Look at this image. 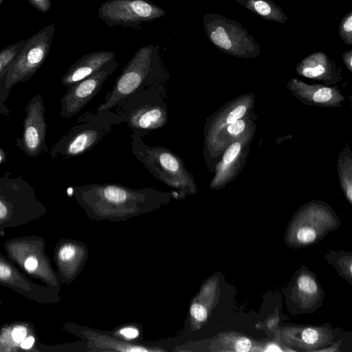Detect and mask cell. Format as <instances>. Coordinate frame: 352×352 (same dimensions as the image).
<instances>
[{
  "instance_id": "obj_11",
  "label": "cell",
  "mask_w": 352,
  "mask_h": 352,
  "mask_svg": "<svg viewBox=\"0 0 352 352\" xmlns=\"http://www.w3.org/2000/svg\"><path fill=\"white\" fill-rule=\"evenodd\" d=\"M165 12L144 0H111L103 3L99 16L110 25H131L160 17Z\"/></svg>"
},
{
  "instance_id": "obj_36",
  "label": "cell",
  "mask_w": 352,
  "mask_h": 352,
  "mask_svg": "<svg viewBox=\"0 0 352 352\" xmlns=\"http://www.w3.org/2000/svg\"><path fill=\"white\" fill-rule=\"evenodd\" d=\"M2 232V230L0 228V233Z\"/></svg>"
},
{
  "instance_id": "obj_30",
  "label": "cell",
  "mask_w": 352,
  "mask_h": 352,
  "mask_svg": "<svg viewBox=\"0 0 352 352\" xmlns=\"http://www.w3.org/2000/svg\"><path fill=\"white\" fill-rule=\"evenodd\" d=\"M36 344L35 334L28 336L20 344L21 349L30 350Z\"/></svg>"
},
{
  "instance_id": "obj_19",
  "label": "cell",
  "mask_w": 352,
  "mask_h": 352,
  "mask_svg": "<svg viewBox=\"0 0 352 352\" xmlns=\"http://www.w3.org/2000/svg\"><path fill=\"white\" fill-rule=\"evenodd\" d=\"M25 40L9 45L0 50V79L5 75L7 68L23 47Z\"/></svg>"
},
{
  "instance_id": "obj_3",
  "label": "cell",
  "mask_w": 352,
  "mask_h": 352,
  "mask_svg": "<svg viewBox=\"0 0 352 352\" xmlns=\"http://www.w3.org/2000/svg\"><path fill=\"white\" fill-rule=\"evenodd\" d=\"M166 84L157 83L138 91L116 107L132 135L142 138L167 124Z\"/></svg>"
},
{
  "instance_id": "obj_5",
  "label": "cell",
  "mask_w": 352,
  "mask_h": 352,
  "mask_svg": "<svg viewBox=\"0 0 352 352\" xmlns=\"http://www.w3.org/2000/svg\"><path fill=\"white\" fill-rule=\"evenodd\" d=\"M3 248L8 258L31 277L60 292V281L46 254L45 241L39 236H17L6 241Z\"/></svg>"
},
{
  "instance_id": "obj_35",
  "label": "cell",
  "mask_w": 352,
  "mask_h": 352,
  "mask_svg": "<svg viewBox=\"0 0 352 352\" xmlns=\"http://www.w3.org/2000/svg\"><path fill=\"white\" fill-rule=\"evenodd\" d=\"M1 305H2V302H1V300H0V307L1 306Z\"/></svg>"
},
{
  "instance_id": "obj_15",
  "label": "cell",
  "mask_w": 352,
  "mask_h": 352,
  "mask_svg": "<svg viewBox=\"0 0 352 352\" xmlns=\"http://www.w3.org/2000/svg\"><path fill=\"white\" fill-rule=\"evenodd\" d=\"M26 112L23 136V147L27 154L35 156L43 148L45 138L44 107L39 95L30 101Z\"/></svg>"
},
{
  "instance_id": "obj_9",
  "label": "cell",
  "mask_w": 352,
  "mask_h": 352,
  "mask_svg": "<svg viewBox=\"0 0 352 352\" xmlns=\"http://www.w3.org/2000/svg\"><path fill=\"white\" fill-rule=\"evenodd\" d=\"M340 225L336 217L317 212L314 214L298 215L288 223L285 241L292 248H301L314 245Z\"/></svg>"
},
{
  "instance_id": "obj_1",
  "label": "cell",
  "mask_w": 352,
  "mask_h": 352,
  "mask_svg": "<svg viewBox=\"0 0 352 352\" xmlns=\"http://www.w3.org/2000/svg\"><path fill=\"white\" fill-rule=\"evenodd\" d=\"M74 191L87 214L96 219H120L150 212L168 204L171 197L170 192L131 189L113 183L85 184Z\"/></svg>"
},
{
  "instance_id": "obj_22",
  "label": "cell",
  "mask_w": 352,
  "mask_h": 352,
  "mask_svg": "<svg viewBox=\"0 0 352 352\" xmlns=\"http://www.w3.org/2000/svg\"><path fill=\"white\" fill-rule=\"evenodd\" d=\"M331 90L327 87H323L315 92L313 99L316 102H327L331 98Z\"/></svg>"
},
{
  "instance_id": "obj_31",
  "label": "cell",
  "mask_w": 352,
  "mask_h": 352,
  "mask_svg": "<svg viewBox=\"0 0 352 352\" xmlns=\"http://www.w3.org/2000/svg\"><path fill=\"white\" fill-rule=\"evenodd\" d=\"M341 344V340H338L336 343H332L331 344L325 347L321 348L320 349H317L315 352H340V346Z\"/></svg>"
},
{
  "instance_id": "obj_32",
  "label": "cell",
  "mask_w": 352,
  "mask_h": 352,
  "mask_svg": "<svg viewBox=\"0 0 352 352\" xmlns=\"http://www.w3.org/2000/svg\"><path fill=\"white\" fill-rule=\"evenodd\" d=\"M344 30L348 32L352 31V16H350L344 23Z\"/></svg>"
},
{
  "instance_id": "obj_24",
  "label": "cell",
  "mask_w": 352,
  "mask_h": 352,
  "mask_svg": "<svg viewBox=\"0 0 352 352\" xmlns=\"http://www.w3.org/2000/svg\"><path fill=\"white\" fill-rule=\"evenodd\" d=\"M38 11L45 13L50 10L51 0H27Z\"/></svg>"
},
{
  "instance_id": "obj_34",
  "label": "cell",
  "mask_w": 352,
  "mask_h": 352,
  "mask_svg": "<svg viewBox=\"0 0 352 352\" xmlns=\"http://www.w3.org/2000/svg\"><path fill=\"white\" fill-rule=\"evenodd\" d=\"M3 2V0H0V8H1V5H2Z\"/></svg>"
},
{
  "instance_id": "obj_26",
  "label": "cell",
  "mask_w": 352,
  "mask_h": 352,
  "mask_svg": "<svg viewBox=\"0 0 352 352\" xmlns=\"http://www.w3.org/2000/svg\"><path fill=\"white\" fill-rule=\"evenodd\" d=\"M118 333L126 340H133L139 336V331L132 327H126L120 329Z\"/></svg>"
},
{
  "instance_id": "obj_14",
  "label": "cell",
  "mask_w": 352,
  "mask_h": 352,
  "mask_svg": "<svg viewBox=\"0 0 352 352\" xmlns=\"http://www.w3.org/2000/svg\"><path fill=\"white\" fill-rule=\"evenodd\" d=\"M85 246L79 241L62 239L54 248V259L60 283H72L80 272L86 260Z\"/></svg>"
},
{
  "instance_id": "obj_17",
  "label": "cell",
  "mask_w": 352,
  "mask_h": 352,
  "mask_svg": "<svg viewBox=\"0 0 352 352\" xmlns=\"http://www.w3.org/2000/svg\"><path fill=\"white\" fill-rule=\"evenodd\" d=\"M262 342L254 341L248 336L239 332L223 331L211 342L212 351L248 352L261 351Z\"/></svg>"
},
{
  "instance_id": "obj_12",
  "label": "cell",
  "mask_w": 352,
  "mask_h": 352,
  "mask_svg": "<svg viewBox=\"0 0 352 352\" xmlns=\"http://www.w3.org/2000/svg\"><path fill=\"white\" fill-rule=\"evenodd\" d=\"M0 285L41 304L60 301L59 293L31 280L0 252Z\"/></svg>"
},
{
  "instance_id": "obj_4",
  "label": "cell",
  "mask_w": 352,
  "mask_h": 352,
  "mask_svg": "<svg viewBox=\"0 0 352 352\" xmlns=\"http://www.w3.org/2000/svg\"><path fill=\"white\" fill-rule=\"evenodd\" d=\"M133 154L155 178L176 190L182 199L195 192V184L182 158L169 148L148 146L142 138L131 134Z\"/></svg>"
},
{
  "instance_id": "obj_2",
  "label": "cell",
  "mask_w": 352,
  "mask_h": 352,
  "mask_svg": "<svg viewBox=\"0 0 352 352\" xmlns=\"http://www.w3.org/2000/svg\"><path fill=\"white\" fill-rule=\"evenodd\" d=\"M168 79V72L160 58L157 47H143L123 68L96 111L111 110L136 91L155 84L167 83Z\"/></svg>"
},
{
  "instance_id": "obj_18",
  "label": "cell",
  "mask_w": 352,
  "mask_h": 352,
  "mask_svg": "<svg viewBox=\"0 0 352 352\" xmlns=\"http://www.w3.org/2000/svg\"><path fill=\"white\" fill-rule=\"evenodd\" d=\"M340 276L352 285V254L344 251H331L324 256Z\"/></svg>"
},
{
  "instance_id": "obj_8",
  "label": "cell",
  "mask_w": 352,
  "mask_h": 352,
  "mask_svg": "<svg viewBox=\"0 0 352 352\" xmlns=\"http://www.w3.org/2000/svg\"><path fill=\"white\" fill-rule=\"evenodd\" d=\"M283 293L287 309L293 314L313 313L322 306L324 298L316 275L302 265L295 272Z\"/></svg>"
},
{
  "instance_id": "obj_29",
  "label": "cell",
  "mask_w": 352,
  "mask_h": 352,
  "mask_svg": "<svg viewBox=\"0 0 352 352\" xmlns=\"http://www.w3.org/2000/svg\"><path fill=\"white\" fill-rule=\"evenodd\" d=\"M254 8L258 14L263 16L269 14L271 10L270 6L263 1H257L255 2Z\"/></svg>"
},
{
  "instance_id": "obj_21",
  "label": "cell",
  "mask_w": 352,
  "mask_h": 352,
  "mask_svg": "<svg viewBox=\"0 0 352 352\" xmlns=\"http://www.w3.org/2000/svg\"><path fill=\"white\" fill-rule=\"evenodd\" d=\"M190 314L198 324H204L208 318V309L199 302H194L190 305Z\"/></svg>"
},
{
  "instance_id": "obj_23",
  "label": "cell",
  "mask_w": 352,
  "mask_h": 352,
  "mask_svg": "<svg viewBox=\"0 0 352 352\" xmlns=\"http://www.w3.org/2000/svg\"><path fill=\"white\" fill-rule=\"evenodd\" d=\"M241 148V145L238 142L232 144L226 151L223 155L224 162L228 164L233 161L236 157Z\"/></svg>"
},
{
  "instance_id": "obj_28",
  "label": "cell",
  "mask_w": 352,
  "mask_h": 352,
  "mask_svg": "<svg viewBox=\"0 0 352 352\" xmlns=\"http://www.w3.org/2000/svg\"><path fill=\"white\" fill-rule=\"evenodd\" d=\"M324 72V69L321 65H318L316 67L305 68L302 74L308 78L316 77Z\"/></svg>"
},
{
  "instance_id": "obj_20",
  "label": "cell",
  "mask_w": 352,
  "mask_h": 352,
  "mask_svg": "<svg viewBox=\"0 0 352 352\" xmlns=\"http://www.w3.org/2000/svg\"><path fill=\"white\" fill-rule=\"evenodd\" d=\"M280 314L277 308L274 313L268 316L263 321L256 322L255 327L272 339L280 327Z\"/></svg>"
},
{
  "instance_id": "obj_33",
  "label": "cell",
  "mask_w": 352,
  "mask_h": 352,
  "mask_svg": "<svg viewBox=\"0 0 352 352\" xmlns=\"http://www.w3.org/2000/svg\"><path fill=\"white\" fill-rule=\"evenodd\" d=\"M346 196H347V198L349 199V201L351 202L352 201V186L351 184L349 185V186L347 187Z\"/></svg>"
},
{
  "instance_id": "obj_7",
  "label": "cell",
  "mask_w": 352,
  "mask_h": 352,
  "mask_svg": "<svg viewBox=\"0 0 352 352\" xmlns=\"http://www.w3.org/2000/svg\"><path fill=\"white\" fill-rule=\"evenodd\" d=\"M54 32L55 26L50 24L25 40L3 76L5 90L26 81L41 67L50 51Z\"/></svg>"
},
{
  "instance_id": "obj_10",
  "label": "cell",
  "mask_w": 352,
  "mask_h": 352,
  "mask_svg": "<svg viewBox=\"0 0 352 352\" xmlns=\"http://www.w3.org/2000/svg\"><path fill=\"white\" fill-rule=\"evenodd\" d=\"M118 65V62L113 59L96 73L69 87L60 101L61 116L69 118L79 113L100 91Z\"/></svg>"
},
{
  "instance_id": "obj_13",
  "label": "cell",
  "mask_w": 352,
  "mask_h": 352,
  "mask_svg": "<svg viewBox=\"0 0 352 352\" xmlns=\"http://www.w3.org/2000/svg\"><path fill=\"white\" fill-rule=\"evenodd\" d=\"M331 326L288 325L279 327L274 336L285 347L313 352L333 343ZM296 351V350H295Z\"/></svg>"
},
{
  "instance_id": "obj_16",
  "label": "cell",
  "mask_w": 352,
  "mask_h": 352,
  "mask_svg": "<svg viewBox=\"0 0 352 352\" xmlns=\"http://www.w3.org/2000/svg\"><path fill=\"white\" fill-rule=\"evenodd\" d=\"M114 58L115 54L111 52H91L85 55L70 66L61 78V83L69 87L96 73Z\"/></svg>"
},
{
  "instance_id": "obj_6",
  "label": "cell",
  "mask_w": 352,
  "mask_h": 352,
  "mask_svg": "<svg viewBox=\"0 0 352 352\" xmlns=\"http://www.w3.org/2000/svg\"><path fill=\"white\" fill-rule=\"evenodd\" d=\"M79 122L65 137L60 148L65 157L80 155L94 148L116 126L124 122L123 117L111 110L88 112L78 118Z\"/></svg>"
},
{
  "instance_id": "obj_37",
  "label": "cell",
  "mask_w": 352,
  "mask_h": 352,
  "mask_svg": "<svg viewBox=\"0 0 352 352\" xmlns=\"http://www.w3.org/2000/svg\"><path fill=\"white\" fill-rule=\"evenodd\" d=\"M0 161H1V155H0Z\"/></svg>"
},
{
  "instance_id": "obj_25",
  "label": "cell",
  "mask_w": 352,
  "mask_h": 352,
  "mask_svg": "<svg viewBox=\"0 0 352 352\" xmlns=\"http://www.w3.org/2000/svg\"><path fill=\"white\" fill-rule=\"evenodd\" d=\"M245 107L243 105H240L233 109L228 116L226 122L230 124L241 118L245 113Z\"/></svg>"
},
{
  "instance_id": "obj_27",
  "label": "cell",
  "mask_w": 352,
  "mask_h": 352,
  "mask_svg": "<svg viewBox=\"0 0 352 352\" xmlns=\"http://www.w3.org/2000/svg\"><path fill=\"white\" fill-rule=\"evenodd\" d=\"M245 128V123L241 120H237L232 123L228 127V131L229 133L233 135H236L241 131Z\"/></svg>"
}]
</instances>
